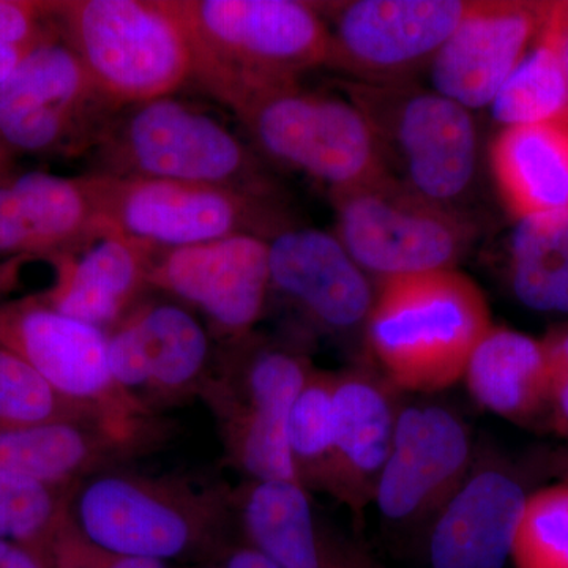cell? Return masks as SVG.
<instances>
[{
    "mask_svg": "<svg viewBox=\"0 0 568 568\" xmlns=\"http://www.w3.org/2000/svg\"><path fill=\"white\" fill-rule=\"evenodd\" d=\"M171 6L192 50V81L235 115L327 65L328 31L317 3L171 0Z\"/></svg>",
    "mask_w": 568,
    "mask_h": 568,
    "instance_id": "obj_1",
    "label": "cell"
},
{
    "mask_svg": "<svg viewBox=\"0 0 568 568\" xmlns=\"http://www.w3.org/2000/svg\"><path fill=\"white\" fill-rule=\"evenodd\" d=\"M491 327L487 297L455 268L381 280L366 317L369 349L392 384L410 392L462 379Z\"/></svg>",
    "mask_w": 568,
    "mask_h": 568,
    "instance_id": "obj_2",
    "label": "cell"
},
{
    "mask_svg": "<svg viewBox=\"0 0 568 568\" xmlns=\"http://www.w3.org/2000/svg\"><path fill=\"white\" fill-rule=\"evenodd\" d=\"M92 152L100 163L95 173L276 196L263 160L248 144L207 112L174 95L115 112Z\"/></svg>",
    "mask_w": 568,
    "mask_h": 568,
    "instance_id": "obj_3",
    "label": "cell"
},
{
    "mask_svg": "<svg viewBox=\"0 0 568 568\" xmlns=\"http://www.w3.org/2000/svg\"><path fill=\"white\" fill-rule=\"evenodd\" d=\"M55 26L118 110L192 82L189 39L171 0H58Z\"/></svg>",
    "mask_w": 568,
    "mask_h": 568,
    "instance_id": "obj_4",
    "label": "cell"
},
{
    "mask_svg": "<svg viewBox=\"0 0 568 568\" xmlns=\"http://www.w3.org/2000/svg\"><path fill=\"white\" fill-rule=\"evenodd\" d=\"M346 97L372 125L387 173L446 207L477 170V129L465 106L410 80L351 81Z\"/></svg>",
    "mask_w": 568,
    "mask_h": 568,
    "instance_id": "obj_5",
    "label": "cell"
},
{
    "mask_svg": "<svg viewBox=\"0 0 568 568\" xmlns=\"http://www.w3.org/2000/svg\"><path fill=\"white\" fill-rule=\"evenodd\" d=\"M85 175L103 223L159 250L244 234L271 241L294 226L268 194L166 179Z\"/></svg>",
    "mask_w": 568,
    "mask_h": 568,
    "instance_id": "obj_6",
    "label": "cell"
},
{
    "mask_svg": "<svg viewBox=\"0 0 568 568\" xmlns=\"http://www.w3.org/2000/svg\"><path fill=\"white\" fill-rule=\"evenodd\" d=\"M328 194L336 237L365 274L381 280L455 268L474 237L462 213L388 173Z\"/></svg>",
    "mask_w": 568,
    "mask_h": 568,
    "instance_id": "obj_7",
    "label": "cell"
},
{
    "mask_svg": "<svg viewBox=\"0 0 568 568\" xmlns=\"http://www.w3.org/2000/svg\"><path fill=\"white\" fill-rule=\"evenodd\" d=\"M261 156L324 183L328 193L387 173L372 125L347 97L268 93L235 115Z\"/></svg>",
    "mask_w": 568,
    "mask_h": 568,
    "instance_id": "obj_8",
    "label": "cell"
},
{
    "mask_svg": "<svg viewBox=\"0 0 568 568\" xmlns=\"http://www.w3.org/2000/svg\"><path fill=\"white\" fill-rule=\"evenodd\" d=\"M118 111L58 29L0 82V144L14 156H80Z\"/></svg>",
    "mask_w": 568,
    "mask_h": 568,
    "instance_id": "obj_9",
    "label": "cell"
},
{
    "mask_svg": "<svg viewBox=\"0 0 568 568\" xmlns=\"http://www.w3.org/2000/svg\"><path fill=\"white\" fill-rule=\"evenodd\" d=\"M473 0H354L320 6L328 31V67L355 81L409 80L474 7Z\"/></svg>",
    "mask_w": 568,
    "mask_h": 568,
    "instance_id": "obj_10",
    "label": "cell"
},
{
    "mask_svg": "<svg viewBox=\"0 0 568 568\" xmlns=\"http://www.w3.org/2000/svg\"><path fill=\"white\" fill-rule=\"evenodd\" d=\"M149 282L196 306L220 331L245 334L263 316L272 286L268 241L244 234L160 250Z\"/></svg>",
    "mask_w": 568,
    "mask_h": 568,
    "instance_id": "obj_11",
    "label": "cell"
},
{
    "mask_svg": "<svg viewBox=\"0 0 568 568\" xmlns=\"http://www.w3.org/2000/svg\"><path fill=\"white\" fill-rule=\"evenodd\" d=\"M548 7L477 0L429 62L433 89L469 111L489 106L536 43Z\"/></svg>",
    "mask_w": 568,
    "mask_h": 568,
    "instance_id": "obj_12",
    "label": "cell"
},
{
    "mask_svg": "<svg viewBox=\"0 0 568 568\" xmlns=\"http://www.w3.org/2000/svg\"><path fill=\"white\" fill-rule=\"evenodd\" d=\"M71 504L81 532L111 555L173 559L192 544L196 514L189 504L141 478H91Z\"/></svg>",
    "mask_w": 568,
    "mask_h": 568,
    "instance_id": "obj_13",
    "label": "cell"
},
{
    "mask_svg": "<svg viewBox=\"0 0 568 568\" xmlns=\"http://www.w3.org/2000/svg\"><path fill=\"white\" fill-rule=\"evenodd\" d=\"M0 345L24 358L74 406L102 402L118 390L106 332L62 315L40 297L0 305Z\"/></svg>",
    "mask_w": 568,
    "mask_h": 568,
    "instance_id": "obj_14",
    "label": "cell"
},
{
    "mask_svg": "<svg viewBox=\"0 0 568 568\" xmlns=\"http://www.w3.org/2000/svg\"><path fill=\"white\" fill-rule=\"evenodd\" d=\"M104 226L88 175L13 170L0 178V257L55 261Z\"/></svg>",
    "mask_w": 568,
    "mask_h": 568,
    "instance_id": "obj_15",
    "label": "cell"
},
{
    "mask_svg": "<svg viewBox=\"0 0 568 568\" xmlns=\"http://www.w3.org/2000/svg\"><path fill=\"white\" fill-rule=\"evenodd\" d=\"M272 286L316 323L351 328L366 321L375 293L335 234L290 226L268 241Z\"/></svg>",
    "mask_w": 568,
    "mask_h": 568,
    "instance_id": "obj_16",
    "label": "cell"
},
{
    "mask_svg": "<svg viewBox=\"0 0 568 568\" xmlns=\"http://www.w3.org/2000/svg\"><path fill=\"white\" fill-rule=\"evenodd\" d=\"M467 458L469 439L454 414L436 406L403 410L377 480V506L390 519L413 517L455 487Z\"/></svg>",
    "mask_w": 568,
    "mask_h": 568,
    "instance_id": "obj_17",
    "label": "cell"
},
{
    "mask_svg": "<svg viewBox=\"0 0 568 568\" xmlns=\"http://www.w3.org/2000/svg\"><path fill=\"white\" fill-rule=\"evenodd\" d=\"M160 250L104 226L77 252L51 261L55 282L41 301L81 323L114 328L151 286Z\"/></svg>",
    "mask_w": 568,
    "mask_h": 568,
    "instance_id": "obj_18",
    "label": "cell"
},
{
    "mask_svg": "<svg viewBox=\"0 0 568 568\" xmlns=\"http://www.w3.org/2000/svg\"><path fill=\"white\" fill-rule=\"evenodd\" d=\"M211 345L204 325L185 306H136L108 334L115 386L125 390H179L203 372Z\"/></svg>",
    "mask_w": 568,
    "mask_h": 568,
    "instance_id": "obj_19",
    "label": "cell"
},
{
    "mask_svg": "<svg viewBox=\"0 0 568 568\" xmlns=\"http://www.w3.org/2000/svg\"><path fill=\"white\" fill-rule=\"evenodd\" d=\"M528 496L499 470L470 478L437 519L429 541L433 568H503L511 558Z\"/></svg>",
    "mask_w": 568,
    "mask_h": 568,
    "instance_id": "obj_20",
    "label": "cell"
},
{
    "mask_svg": "<svg viewBox=\"0 0 568 568\" xmlns=\"http://www.w3.org/2000/svg\"><path fill=\"white\" fill-rule=\"evenodd\" d=\"M489 163L497 192L515 219L568 212V114L503 129Z\"/></svg>",
    "mask_w": 568,
    "mask_h": 568,
    "instance_id": "obj_21",
    "label": "cell"
},
{
    "mask_svg": "<svg viewBox=\"0 0 568 568\" xmlns=\"http://www.w3.org/2000/svg\"><path fill=\"white\" fill-rule=\"evenodd\" d=\"M395 424L390 399L375 381L361 375L335 377L328 484L353 507L376 491L390 455Z\"/></svg>",
    "mask_w": 568,
    "mask_h": 568,
    "instance_id": "obj_22",
    "label": "cell"
},
{
    "mask_svg": "<svg viewBox=\"0 0 568 568\" xmlns=\"http://www.w3.org/2000/svg\"><path fill=\"white\" fill-rule=\"evenodd\" d=\"M301 358L283 351L257 354L246 372L248 414L239 432L241 465L260 481H298L287 424L308 379Z\"/></svg>",
    "mask_w": 568,
    "mask_h": 568,
    "instance_id": "obj_23",
    "label": "cell"
},
{
    "mask_svg": "<svg viewBox=\"0 0 568 568\" xmlns=\"http://www.w3.org/2000/svg\"><path fill=\"white\" fill-rule=\"evenodd\" d=\"M467 387L497 416L521 420L548 405V357L544 339L506 327L489 328L465 369Z\"/></svg>",
    "mask_w": 568,
    "mask_h": 568,
    "instance_id": "obj_24",
    "label": "cell"
},
{
    "mask_svg": "<svg viewBox=\"0 0 568 568\" xmlns=\"http://www.w3.org/2000/svg\"><path fill=\"white\" fill-rule=\"evenodd\" d=\"M245 526L260 551L282 568H321L312 507L298 481H257L245 504Z\"/></svg>",
    "mask_w": 568,
    "mask_h": 568,
    "instance_id": "obj_25",
    "label": "cell"
},
{
    "mask_svg": "<svg viewBox=\"0 0 568 568\" xmlns=\"http://www.w3.org/2000/svg\"><path fill=\"white\" fill-rule=\"evenodd\" d=\"M510 253L518 301L536 312L568 313V212L518 220Z\"/></svg>",
    "mask_w": 568,
    "mask_h": 568,
    "instance_id": "obj_26",
    "label": "cell"
},
{
    "mask_svg": "<svg viewBox=\"0 0 568 568\" xmlns=\"http://www.w3.org/2000/svg\"><path fill=\"white\" fill-rule=\"evenodd\" d=\"M97 450L95 436L71 420L0 432V473L58 487L88 467Z\"/></svg>",
    "mask_w": 568,
    "mask_h": 568,
    "instance_id": "obj_27",
    "label": "cell"
},
{
    "mask_svg": "<svg viewBox=\"0 0 568 568\" xmlns=\"http://www.w3.org/2000/svg\"><path fill=\"white\" fill-rule=\"evenodd\" d=\"M489 108L504 129L555 121L568 114L566 73L544 28Z\"/></svg>",
    "mask_w": 568,
    "mask_h": 568,
    "instance_id": "obj_28",
    "label": "cell"
},
{
    "mask_svg": "<svg viewBox=\"0 0 568 568\" xmlns=\"http://www.w3.org/2000/svg\"><path fill=\"white\" fill-rule=\"evenodd\" d=\"M334 376L310 375L295 398L287 436L298 477L305 473L328 481L334 439Z\"/></svg>",
    "mask_w": 568,
    "mask_h": 568,
    "instance_id": "obj_29",
    "label": "cell"
},
{
    "mask_svg": "<svg viewBox=\"0 0 568 568\" xmlns=\"http://www.w3.org/2000/svg\"><path fill=\"white\" fill-rule=\"evenodd\" d=\"M67 402L24 358L0 345V432L73 420Z\"/></svg>",
    "mask_w": 568,
    "mask_h": 568,
    "instance_id": "obj_30",
    "label": "cell"
},
{
    "mask_svg": "<svg viewBox=\"0 0 568 568\" xmlns=\"http://www.w3.org/2000/svg\"><path fill=\"white\" fill-rule=\"evenodd\" d=\"M511 559L515 568H568V484L528 497Z\"/></svg>",
    "mask_w": 568,
    "mask_h": 568,
    "instance_id": "obj_31",
    "label": "cell"
},
{
    "mask_svg": "<svg viewBox=\"0 0 568 568\" xmlns=\"http://www.w3.org/2000/svg\"><path fill=\"white\" fill-rule=\"evenodd\" d=\"M55 487L20 476L0 473V538L36 540L62 517Z\"/></svg>",
    "mask_w": 568,
    "mask_h": 568,
    "instance_id": "obj_32",
    "label": "cell"
},
{
    "mask_svg": "<svg viewBox=\"0 0 568 568\" xmlns=\"http://www.w3.org/2000/svg\"><path fill=\"white\" fill-rule=\"evenodd\" d=\"M55 31L52 2L0 0V82Z\"/></svg>",
    "mask_w": 568,
    "mask_h": 568,
    "instance_id": "obj_33",
    "label": "cell"
},
{
    "mask_svg": "<svg viewBox=\"0 0 568 568\" xmlns=\"http://www.w3.org/2000/svg\"><path fill=\"white\" fill-rule=\"evenodd\" d=\"M548 357V405L568 426V327L544 339Z\"/></svg>",
    "mask_w": 568,
    "mask_h": 568,
    "instance_id": "obj_34",
    "label": "cell"
},
{
    "mask_svg": "<svg viewBox=\"0 0 568 568\" xmlns=\"http://www.w3.org/2000/svg\"><path fill=\"white\" fill-rule=\"evenodd\" d=\"M544 32L555 43L562 62L568 84V14L566 2H549L547 18L544 22Z\"/></svg>",
    "mask_w": 568,
    "mask_h": 568,
    "instance_id": "obj_35",
    "label": "cell"
},
{
    "mask_svg": "<svg viewBox=\"0 0 568 568\" xmlns=\"http://www.w3.org/2000/svg\"><path fill=\"white\" fill-rule=\"evenodd\" d=\"M0 568H40L39 562L17 541L0 538Z\"/></svg>",
    "mask_w": 568,
    "mask_h": 568,
    "instance_id": "obj_36",
    "label": "cell"
},
{
    "mask_svg": "<svg viewBox=\"0 0 568 568\" xmlns=\"http://www.w3.org/2000/svg\"><path fill=\"white\" fill-rule=\"evenodd\" d=\"M227 568H282L257 548L242 549L227 562Z\"/></svg>",
    "mask_w": 568,
    "mask_h": 568,
    "instance_id": "obj_37",
    "label": "cell"
},
{
    "mask_svg": "<svg viewBox=\"0 0 568 568\" xmlns=\"http://www.w3.org/2000/svg\"><path fill=\"white\" fill-rule=\"evenodd\" d=\"M14 170V155L0 144V178Z\"/></svg>",
    "mask_w": 568,
    "mask_h": 568,
    "instance_id": "obj_38",
    "label": "cell"
},
{
    "mask_svg": "<svg viewBox=\"0 0 568 568\" xmlns=\"http://www.w3.org/2000/svg\"><path fill=\"white\" fill-rule=\"evenodd\" d=\"M566 10H567V14H568V2H566Z\"/></svg>",
    "mask_w": 568,
    "mask_h": 568,
    "instance_id": "obj_39",
    "label": "cell"
}]
</instances>
